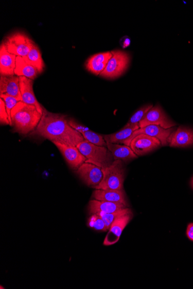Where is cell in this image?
<instances>
[{"label":"cell","mask_w":193,"mask_h":289,"mask_svg":"<svg viewBox=\"0 0 193 289\" xmlns=\"http://www.w3.org/2000/svg\"><path fill=\"white\" fill-rule=\"evenodd\" d=\"M130 40L129 39H127L125 40L124 42V47H126L130 45Z\"/></svg>","instance_id":"obj_32"},{"label":"cell","mask_w":193,"mask_h":289,"mask_svg":"<svg viewBox=\"0 0 193 289\" xmlns=\"http://www.w3.org/2000/svg\"><path fill=\"white\" fill-rule=\"evenodd\" d=\"M77 174L89 187L96 188L102 181V169L96 165L84 162L77 170Z\"/></svg>","instance_id":"obj_8"},{"label":"cell","mask_w":193,"mask_h":289,"mask_svg":"<svg viewBox=\"0 0 193 289\" xmlns=\"http://www.w3.org/2000/svg\"><path fill=\"white\" fill-rule=\"evenodd\" d=\"M42 116V114L34 105L18 102L11 111L12 127L18 133L27 135L34 131Z\"/></svg>","instance_id":"obj_2"},{"label":"cell","mask_w":193,"mask_h":289,"mask_svg":"<svg viewBox=\"0 0 193 289\" xmlns=\"http://www.w3.org/2000/svg\"><path fill=\"white\" fill-rule=\"evenodd\" d=\"M86 158V162L96 165L101 169L109 167L115 160L113 155L105 146H99L84 140L77 146Z\"/></svg>","instance_id":"obj_3"},{"label":"cell","mask_w":193,"mask_h":289,"mask_svg":"<svg viewBox=\"0 0 193 289\" xmlns=\"http://www.w3.org/2000/svg\"><path fill=\"white\" fill-rule=\"evenodd\" d=\"M191 187L193 188V178L191 179Z\"/></svg>","instance_id":"obj_33"},{"label":"cell","mask_w":193,"mask_h":289,"mask_svg":"<svg viewBox=\"0 0 193 289\" xmlns=\"http://www.w3.org/2000/svg\"><path fill=\"white\" fill-rule=\"evenodd\" d=\"M111 52L112 57L100 75L103 78L113 79L120 77L128 68L130 62V55L127 52L120 50Z\"/></svg>","instance_id":"obj_6"},{"label":"cell","mask_w":193,"mask_h":289,"mask_svg":"<svg viewBox=\"0 0 193 289\" xmlns=\"http://www.w3.org/2000/svg\"><path fill=\"white\" fill-rule=\"evenodd\" d=\"M173 131V130L172 129L166 130L157 125H148L144 128H141V129L135 131L130 137V138L126 141V143L124 145L130 146L132 140H133L135 136L139 134H145L156 137V138L161 141L162 146H167L168 144V139L169 137L172 133Z\"/></svg>","instance_id":"obj_12"},{"label":"cell","mask_w":193,"mask_h":289,"mask_svg":"<svg viewBox=\"0 0 193 289\" xmlns=\"http://www.w3.org/2000/svg\"><path fill=\"white\" fill-rule=\"evenodd\" d=\"M162 145L156 137L145 134H139L132 140L130 148L137 156H142L154 150Z\"/></svg>","instance_id":"obj_9"},{"label":"cell","mask_w":193,"mask_h":289,"mask_svg":"<svg viewBox=\"0 0 193 289\" xmlns=\"http://www.w3.org/2000/svg\"><path fill=\"white\" fill-rule=\"evenodd\" d=\"M150 125L160 126L167 130L176 126L177 124L169 119L161 106L157 105L150 110L138 124L139 129Z\"/></svg>","instance_id":"obj_7"},{"label":"cell","mask_w":193,"mask_h":289,"mask_svg":"<svg viewBox=\"0 0 193 289\" xmlns=\"http://www.w3.org/2000/svg\"><path fill=\"white\" fill-rule=\"evenodd\" d=\"M40 74L39 71L31 65L26 62L22 57L17 56L15 75L34 80Z\"/></svg>","instance_id":"obj_22"},{"label":"cell","mask_w":193,"mask_h":289,"mask_svg":"<svg viewBox=\"0 0 193 289\" xmlns=\"http://www.w3.org/2000/svg\"><path fill=\"white\" fill-rule=\"evenodd\" d=\"M0 122L2 125H10L6 104L2 98L0 99Z\"/></svg>","instance_id":"obj_29"},{"label":"cell","mask_w":193,"mask_h":289,"mask_svg":"<svg viewBox=\"0 0 193 289\" xmlns=\"http://www.w3.org/2000/svg\"><path fill=\"white\" fill-rule=\"evenodd\" d=\"M152 107L153 105H151V104L141 107L139 110L136 111L134 115L131 116L130 119L125 126L131 127L138 125L139 123L144 119V118L147 115L148 112L150 110H151Z\"/></svg>","instance_id":"obj_25"},{"label":"cell","mask_w":193,"mask_h":289,"mask_svg":"<svg viewBox=\"0 0 193 289\" xmlns=\"http://www.w3.org/2000/svg\"><path fill=\"white\" fill-rule=\"evenodd\" d=\"M0 94H7L22 101L20 78L16 75L0 77Z\"/></svg>","instance_id":"obj_15"},{"label":"cell","mask_w":193,"mask_h":289,"mask_svg":"<svg viewBox=\"0 0 193 289\" xmlns=\"http://www.w3.org/2000/svg\"><path fill=\"white\" fill-rule=\"evenodd\" d=\"M187 238L190 241H193V223H190L188 225L186 230Z\"/></svg>","instance_id":"obj_31"},{"label":"cell","mask_w":193,"mask_h":289,"mask_svg":"<svg viewBox=\"0 0 193 289\" xmlns=\"http://www.w3.org/2000/svg\"><path fill=\"white\" fill-rule=\"evenodd\" d=\"M127 206L120 203H114L107 201L92 200L89 202L88 209L91 214H97L98 213L114 212L124 208Z\"/></svg>","instance_id":"obj_18"},{"label":"cell","mask_w":193,"mask_h":289,"mask_svg":"<svg viewBox=\"0 0 193 289\" xmlns=\"http://www.w3.org/2000/svg\"><path fill=\"white\" fill-rule=\"evenodd\" d=\"M107 147L115 160H121L123 162H128L130 160L138 158V156L134 153L130 146L107 142Z\"/></svg>","instance_id":"obj_20"},{"label":"cell","mask_w":193,"mask_h":289,"mask_svg":"<svg viewBox=\"0 0 193 289\" xmlns=\"http://www.w3.org/2000/svg\"><path fill=\"white\" fill-rule=\"evenodd\" d=\"M112 57L111 51L94 55L86 61V68L89 72L94 75H100L106 68Z\"/></svg>","instance_id":"obj_16"},{"label":"cell","mask_w":193,"mask_h":289,"mask_svg":"<svg viewBox=\"0 0 193 289\" xmlns=\"http://www.w3.org/2000/svg\"><path fill=\"white\" fill-rule=\"evenodd\" d=\"M62 153L69 167L73 170H77L82 165L86 162L87 160L79 150L77 146L54 142L53 143Z\"/></svg>","instance_id":"obj_10"},{"label":"cell","mask_w":193,"mask_h":289,"mask_svg":"<svg viewBox=\"0 0 193 289\" xmlns=\"http://www.w3.org/2000/svg\"><path fill=\"white\" fill-rule=\"evenodd\" d=\"M92 196L95 200L120 203L127 206H128L124 189H121V190L96 189L93 192Z\"/></svg>","instance_id":"obj_19"},{"label":"cell","mask_w":193,"mask_h":289,"mask_svg":"<svg viewBox=\"0 0 193 289\" xmlns=\"http://www.w3.org/2000/svg\"><path fill=\"white\" fill-rule=\"evenodd\" d=\"M16 56L13 55L7 50L2 44L0 46V74L4 76L15 75Z\"/></svg>","instance_id":"obj_17"},{"label":"cell","mask_w":193,"mask_h":289,"mask_svg":"<svg viewBox=\"0 0 193 289\" xmlns=\"http://www.w3.org/2000/svg\"><path fill=\"white\" fill-rule=\"evenodd\" d=\"M131 212H133L130 209V208L126 207L124 208V209H121L114 212H100L98 213L97 214L101 217V219L103 220V221H104L108 229L109 230L111 224L115 220L118 219V218L121 216L129 214V213Z\"/></svg>","instance_id":"obj_24"},{"label":"cell","mask_w":193,"mask_h":289,"mask_svg":"<svg viewBox=\"0 0 193 289\" xmlns=\"http://www.w3.org/2000/svg\"><path fill=\"white\" fill-rule=\"evenodd\" d=\"M68 121L65 116L44 109L41 120L33 133L52 143L77 146L85 140L80 132L69 125Z\"/></svg>","instance_id":"obj_1"},{"label":"cell","mask_w":193,"mask_h":289,"mask_svg":"<svg viewBox=\"0 0 193 289\" xmlns=\"http://www.w3.org/2000/svg\"><path fill=\"white\" fill-rule=\"evenodd\" d=\"M139 129V125L131 127L125 126L124 129L116 132V133L105 135L103 136L106 142H110L112 143L124 144L126 143L134 132Z\"/></svg>","instance_id":"obj_21"},{"label":"cell","mask_w":193,"mask_h":289,"mask_svg":"<svg viewBox=\"0 0 193 289\" xmlns=\"http://www.w3.org/2000/svg\"><path fill=\"white\" fill-rule=\"evenodd\" d=\"M169 146L172 148H186L193 145V130L181 126L173 131L168 139Z\"/></svg>","instance_id":"obj_13"},{"label":"cell","mask_w":193,"mask_h":289,"mask_svg":"<svg viewBox=\"0 0 193 289\" xmlns=\"http://www.w3.org/2000/svg\"><path fill=\"white\" fill-rule=\"evenodd\" d=\"M68 122H69V125L71 126H72L74 130L78 131L81 134L83 132H85V131H87L89 130H90L88 129L87 127H86L85 126H83L82 125L79 124H78V122H77L76 121H75L73 120H69Z\"/></svg>","instance_id":"obj_30"},{"label":"cell","mask_w":193,"mask_h":289,"mask_svg":"<svg viewBox=\"0 0 193 289\" xmlns=\"http://www.w3.org/2000/svg\"><path fill=\"white\" fill-rule=\"evenodd\" d=\"M2 44L9 53L25 58L29 54L34 42L25 33L17 31L7 36Z\"/></svg>","instance_id":"obj_5"},{"label":"cell","mask_w":193,"mask_h":289,"mask_svg":"<svg viewBox=\"0 0 193 289\" xmlns=\"http://www.w3.org/2000/svg\"><path fill=\"white\" fill-rule=\"evenodd\" d=\"M88 226L98 231H106L108 230L104 221L98 214H92L89 218Z\"/></svg>","instance_id":"obj_27"},{"label":"cell","mask_w":193,"mask_h":289,"mask_svg":"<svg viewBox=\"0 0 193 289\" xmlns=\"http://www.w3.org/2000/svg\"><path fill=\"white\" fill-rule=\"evenodd\" d=\"M20 84L22 96V101L29 105H34L39 111L43 114L44 107L35 96L34 90H33V80L24 77H20Z\"/></svg>","instance_id":"obj_14"},{"label":"cell","mask_w":193,"mask_h":289,"mask_svg":"<svg viewBox=\"0 0 193 289\" xmlns=\"http://www.w3.org/2000/svg\"><path fill=\"white\" fill-rule=\"evenodd\" d=\"M1 98H2L6 104V110L9 117V121H10V125L12 127V121L11 114L13 108L15 106L18 102L21 101L20 99L15 97L9 96L7 94L0 95Z\"/></svg>","instance_id":"obj_28"},{"label":"cell","mask_w":193,"mask_h":289,"mask_svg":"<svg viewBox=\"0 0 193 289\" xmlns=\"http://www.w3.org/2000/svg\"><path fill=\"white\" fill-rule=\"evenodd\" d=\"M103 178L96 188L103 190H121L124 189L125 170L123 161L115 160L109 167L102 169Z\"/></svg>","instance_id":"obj_4"},{"label":"cell","mask_w":193,"mask_h":289,"mask_svg":"<svg viewBox=\"0 0 193 289\" xmlns=\"http://www.w3.org/2000/svg\"><path fill=\"white\" fill-rule=\"evenodd\" d=\"M26 63L35 67L39 73L43 72L45 65L42 58V54L39 47L34 43L29 54L25 58H23Z\"/></svg>","instance_id":"obj_23"},{"label":"cell","mask_w":193,"mask_h":289,"mask_svg":"<svg viewBox=\"0 0 193 289\" xmlns=\"http://www.w3.org/2000/svg\"><path fill=\"white\" fill-rule=\"evenodd\" d=\"M81 134L83 136L84 140L87 141L89 143L99 146L107 147V142L104 139V137L95 133V132L89 130L82 132Z\"/></svg>","instance_id":"obj_26"},{"label":"cell","mask_w":193,"mask_h":289,"mask_svg":"<svg viewBox=\"0 0 193 289\" xmlns=\"http://www.w3.org/2000/svg\"><path fill=\"white\" fill-rule=\"evenodd\" d=\"M133 218V212L121 216L111 224L109 231L106 236L103 245L110 246L114 245L120 240L122 232Z\"/></svg>","instance_id":"obj_11"}]
</instances>
